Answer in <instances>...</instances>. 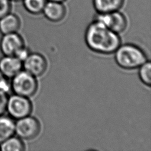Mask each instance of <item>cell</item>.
Returning a JSON list of instances; mask_svg holds the SVG:
<instances>
[{
    "instance_id": "obj_1",
    "label": "cell",
    "mask_w": 151,
    "mask_h": 151,
    "mask_svg": "<svg viewBox=\"0 0 151 151\" xmlns=\"http://www.w3.org/2000/svg\"><path fill=\"white\" fill-rule=\"evenodd\" d=\"M84 37L86 43L90 50L103 54L114 52L121 44L119 34L96 19L88 25Z\"/></svg>"
},
{
    "instance_id": "obj_2",
    "label": "cell",
    "mask_w": 151,
    "mask_h": 151,
    "mask_svg": "<svg viewBox=\"0 0 151 151\" xmlns=\"http://www.w3.org/2000/svg\"><path fill=\"white\" fill-rule=\"evenodd\" d=\"M114 53L117 65L126 70L137 68L147 61L145 52L140 47L132 44H120Z\"/></svg>"
},
{
    "instance_id": "obj_3",
    "label": "cell",
    "mask_w": 151,
    "mask_h": 151,
    "mask_svg": "<svg viewBox=\"0 0 151 151\" xmlns=\"http://www.w3.org/2000/svg\"><path fill=\"white\" fill-rule=\"evenodd\" d=\"M37 88L36 77L24 70L11 78V90L14 94L29 98L36 93Z\"/></svg>"
},
{
    "instance_id": "obj_4",
    "label": "cell",
    "mask_w": 151,
    "mask_h": 151,
    "mask_svg": "<svg viewBox=\"0 0 151 151\" xmlns=\"http://www.w3.org/2000/svg\"><path fill=\"white\" fill-rule=\"evenodd\" d=\"M32 110V105L28 97L15 94L8 96L6 112L14 120L30 115Z\"/></svg>"
},
{
    "instance_id": "obj_5",
    "label": "cell",
    "mask_w": 151,
    "mask_h": 151,
    "mask_svg": "<svg viewBox=\"0 0 151 151\" xmlns=\"http://www.w3.org/2000/svg\"><path fill=\"white\" fill-rule=\"evenodd\" d=\"M41 125L39 121L29 115L17 120L15 134L22 140H32L40 133Z\"/></svg>"
},
{
    "instance_id": "obj_6",
    "label": "cell",
    "mask_w": 151,
    "mask_h": 151,
    "mask_svg": "<svg viewBox=\"0 0 151 151\" xmlns=\"http://www.w3.org/2000/svg\"><path fill=\"white\" fill-rule=\"evenodd\" d=\"M25 47L24 41L18 32L4 34L0 40V50L4 55L17 57Z\"/></svg>"
},
{
    "instance_id": "obj_7",
    "label": "cell",
    "mask_w": 151,
    "mask_h": 151,
    "mask_svg": "<svg viewBox=\"0 0 151 151\" xmlns=\"http://www.w3.org/2000/svg\"><path fill=\"white\" fill-rule=\"evenodd\" d=\"M95 19L101 22L109 29L118 34L123 32L127 25L126 17L119 11L105 14H97Z\"/></svg>"
},
{
    "instance_id": "obj_8",
    "label": "cell",
    "mask_w": 151,
    "mask_h": 151,
    "mask_svg": "<svg viewBox=\"0 0 151 151\" xmlns=\"http://www.w3.org/2000/svg\"><path fill=\"white\" fill-rule=\"evenodd\" d=\"M47 68L45 58L40 53H29L22 61V70L36 77L42 76Z\"/></svg>"
},
{
    "instance_id": "obj_9",
    "label": "cell",
    "mask_w": 151,
    "mask_h": 151,
    "mask_svg": "<svg viewBox=\"0 0 151 151\" xmlns=\"http://www.w3.org/2000/svg\"><path fill=\"white\" fill-rule=\"evenodd\" d=\"M22 70V61L15 56L4 55L0 58V71L7 78L11 79Z\"/></svg>"
},
{
    "instance_id": "obj_10",
    "label": "cell",
    "mask_w": 151,
    "mask_h": 151,
    "mask_svg": "<svg viewBox=\"0 0 151 151\" xmlns=\"http://www.w3.org/2000/svg\"><path fill=\"white\" fill-rule=\"evenodd\" d=\"M66 12L65 6L63 2L47 1L42 13L48 20L57 22L64 19Z\"/></svg>"
},
{
    "instance_id": "obj_11",
    "label": "cell",
    "mask_w": 151,
    "mask_h": 151,
    "mask_svg": "<svg viewBox=\"0 0 151 151\" xmlns=\"http://www.w3.org/2000/svg\"><path fill=\"white\" fill-rule=\"evenodd\" d=\"M20 27V19L15 14L10 12L0 18V32L2 35L18 32Z\"/></svg>"
},
{
    "instance_id": "obj_12",
    "label": "cell",
    "mask_w": 151,
    "mask_h": 151,
    "mask_svg": "<svg viewBox=\"0 0 151 151\" xmlns=\"http://www.w3.org/2000/svg\"><path fill=\"white\" fill-rule=\"evenodd\" d=\"M124 2V0H93V4L98 14H105L119 11Z\"/></svg>"
},
{
    "instance_id": "obj_13",
    "label": "cell",
    "mask_w": 151,
    "mask_h": 151,
    "mask_svg": "<svg viewBox=\"0 0 151 151\" xmlns=\"http://www.w3.org/2000/svg\"><path fill=\"white\" fill-rule=\"evenodd\" d=\"M14 119L9 116H0V143L15 134Z\"/></svg>"
},
{
    "instance_id": "obj_14",
    "label": "cell",
    "mask_w": 151,
    "mask_h": 151,
    "mask_svg": "<svg viewBox=\"0 0 151 151\" xmlns=\"http://www.w3.org/2000/svg\"><path fill=\"white\" fill-rule=\"evenodd\" d=\"M25 145L22 140L14 135L0 143V150L2 151H23Z\"/></svg>"
},
{
    "instance_id": "obj_15",
    "label": "cell",
    "mask_w": 151,
    "mask_h": 151,
    "mask_svg": "<svg viewBox=\"0 0 151 151\" xmlns=\"http://www.w3.org/2000/svg\"><path fill=\"white\" fill-rule=\"evenodd\" d=\"M48 0H22L24 8L29 13L38 15L42 12Z\"/></svg>"
},
{
    "instance_id": "obj_16",
    "label": "cell",
    "mask_w": 151,
    "mask_h": 151,
    "mask_svg": "<svg viewBox=\"0 0 151 151\" xmlns=\"http://www.w3.org/2000/svg\"><path fill=\"white\" fill-rule=\"evenodd\" d=\"M139 76L142 82L147 86L151 84V64L149 61H146L139 67Z\"/></svg>"
},
{
    "instance_id": "obj_17",
    "label": "cell",
    "mask_w": 151,
    "mask_h": 151,
    "mask_svg": "<svg viewBox=\"0 0 151 151\" xmlns=\"http://www.w3.org/2000/svg\"><path fill=\"white\" fill-rule=\"evenodd\" d=\"M12 9L11 0H0V18L9 13Z\"/></svg>"
},
{
    "instance_id": "obj_18",
    "label": "cell",
    "mask_w": 151,
    "mask_h": 151,
    "mask_svg": "<svg viewBox=\"0 0 151 151\" xmlns=\"http://www.w3.org/2000/svg\"><path fill=\"white\" fill-rule=\"evenodd\" d=\"M11 90V81L6 78L0 71V90L6 93Z\"/></svg>"
},
{
    "instance_id": "obj_19",
    "label": "cell",
    "mask_w": 151,
    "mask_h": 151,
    "mask_svg": "<svg viewBox=\"0 0 151 151\" xmlns=\"http://www.w3.org/2000/svg\"><path fill=\"white\" fill-rule=\"evenodd\" d=\"M8 97V93L0 90V116L4 114L6 112Z\"/></svg>"
},
{
    "instance_id": "obj_20",
    "label": "cell",
    "mask_w": 151,
    "mask_h": 151,
    "mask_svg": "<svg viewBox=\"0 0 151 151\" xmlns=\"http://www.w3.org/2000/svg\"><path fill=\"white\" fill-rule=\"evenodd\" d=\"M48 1H55V2H63L65 1L66 0H48Z\"/></svg>"
},
{
    "instance_id": "obj_21",
    "label": "cell",
    "mask_w": 151,
    "mask_h": 151,
    "mask_svg": "<svg viewBox=\"0 0 151 151\" xmlns=\"http://www.w3.org/2000/svg\"><path fill=\"white\" fill-rule=\"evenodd\" d=\"M12 2H19V1H21L22 0H11Z\"/></svg>"
}]
</instances>
